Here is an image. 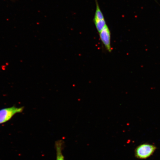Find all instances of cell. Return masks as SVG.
I'll use <instances>...</instances> for the list:
<instances>
[{
	"label": "cell",
	"mask_w": 160,
	"mask_h": 160,
	"mask_svg": "<svg viewBox=\"0 0 160 160\" xmlns=\"http://www.w3.org/2000/svg\"><path fill=\"white\" fill-rule=\"evenodd\" d=\"M157 149L155 146L151 144H142L136 148L135 152V157L140 159H147L153 154Z\"/></svg>",
	"instance_id": "1"
},
{
	"label": "cell",
	"mask_w": 160,
	"mask_h": 160,
	"mask_svg": "<svg viewBox=\"0 0 160 160\" xmlns=\"http://www.w3.org/2000/svg\"><path fill=\"white\" fill-rule=\"evenodd\" d=\"M24 107H17L15 106L0 109V124L10 121L17 113L22 112Z\"/></svg>",
	"instance_id": "2"
},
{
	"label": "cell",
	"mask_w": 160,
	"mask_h": 160,
	"mask_svg": "<svg viewBox=\"0 0 160 160\" xmlns=\"http://www.w3.org/2000/svg\"><path fill=\"white\" fill-rule=\"evenodd\" d=\"M100 39L104 45L107 51L111 52L112 51L111 46V33L107 25L103 28L99 33Z\"/></svg>",
	"instance_id": "3"
},
{
	"label": "cell",
	"mask_w": 160,
	"mask_h": 160,
	"mask_svg": "<svg viewBox=\"0 0 160 160\" xmlns=\"http://www.w3.org/2000/svg\"><path fill=\"white\" fill-rule=\"evenodd\" d=\"M96 4V9L95 12L94 18V22H96L101 21V20L104 19V17L102 12L101 11L99 3H98L97 0H95Z\"/></svg>",
	"instance_id": "4"
},
{
	"label": "cell",
	"mask_w": 160,
	"mask_h": 160,
	"mask_svg": "<svg viewBox=\"0 0 160 160\" xmlns=\"http://www.w3.org/2000/svg\"><path fill=\"white\" fill-rule=\"evenodd\" d=\"M94 23L96 29H97L99 33L107 25L105 19L99 21L95 22Z\"/></svg>",
	"instance_id": "5"
},
{
	"label": "cell",
	"mask_w": 160,
	"mask_h": 160,
	"mask_svg": "<svg viewBox=\"0 0 160 160\" xmlns=\"http://www.w3.org/2000/svg\"><path fill=\"white\" fill-rule=\"evenodd\" d=\"M61 145L60 143H58L57 145V160H64L62 153Z\"/></svg>",
	"instance_id": "6"
}]
</instances>
